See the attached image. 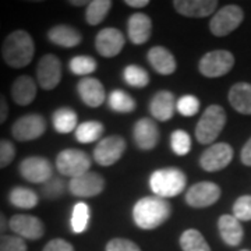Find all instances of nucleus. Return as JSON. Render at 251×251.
<instances>
[{
    "instance_id": "26",
    "label": "nucleus",
    "mask_w": 251,
    "mask_h": 251,
    "mask_svg": "<svg viewBox=\"0 0 251 251\" xmlns=\"http://www.w3.org/2000/svg\"><path fill=\"white\" fill-rule=\"evenodd\" d=\"M229 102L242 115H251V84L237 82L229 91Z\"/></svg>"
},
{
    "instance_id": "29",
    "label": "nucleus",
    "mask_w": 251,
    "mask_h": 251,
    "mask_svg": "<svg viewBox=\"0 0 251 251\" xmlns=\"http://www.w3.org/2000/svg\"><path fill=\"white\" fill-rule=\"evenodd\" d=\"M105 131V127L100 122L97 120H88V122H82L75 128L74 134L75 140L81 144H91L94 141L99 140Z\"/></svg>"
},
{
    "instance_id": "9",
    "label": "nucleus",
    "mask_w": 251,
    "mask_h": 251,
    "mask_svg": "<svg viewBox=\"0 0 251 251\" xmlns=\"http://www.w3.org/2000/svg\"><path fill=\"white\" fill-rule=\"evenodd\" d=\"M46 120L39 113H28L14 122L11 135L17 141H32L45 134Z\"/></svg>"
},
{
    "instance_id": "18",
    "label": "nucleus",
    "mask_w": 251,
    "mask_h": 251,
    "mask_svg": "<svg viewBox=\"0 0 251 251\" xmlns=\"http://www.w3.org/2000/svg\"><path fill=\"white\" fill-rule=\"evenodd\" d=\"M77 91L81 100L90 106V108H98L105 100V88L98 78L94 77H84L77 84Z\"/></svg>"
},
{
    "instance_id": "13",
    "label": "nucleus",
    "mask_w": 251,
    "mask_h": 251,
    "mask_svg": "<svg viewBox=\"0 0 251 251\" xmlns=\"http://www.w3.org/2000/svg\"><path fill=\"white\" fill-rule=\"evenodd\" d=\"M233 159V148L226 143L212 144L200 158V166L205 172H219Z\"/></svg>"
},
{
    "instance_id": "47",
    "label": "nucleus",
    "mask_w": 251,
    "mask_h": 251,
    "mask_svg": "<svg viewBox=\"0 0 251 251\" xmlns=\"http://www.w3.org/2000/svg\"><path fill=\"white\" fill-rule=\"evenodd\" d=\"M7 227H9V221H7V218L4 216L3 212H0V234H4Z\"/></svg>"
},
{
    "instance_id": "34",
    "label": "nucleus",
    "mask_w": 251,
    "mask_h": 251,
    "mask_svg": "<svg viewBox=\"0 0 251 251\" xmlns=\"http://www.w3.org/2000/svg\"><path fill=\"white\" fill-rule=\"evenodd\" d=\"M123 80L135 88H144L150 84V74L145 69L137 64H128L123 70Z\"/></svg>"
},
{
    "instance_id": "40",
    "label": "nucleus",
    "mask_w": 251,
    "mask_h": 251,
    "mask_svg": "<svg viewBox=\"0 0 251 251\" xmlns=\"http://www.w3.org/2000/svg\"><path fill=\"white\" fill-rule=\"evenodd\" d=\"M0 251H28L24 239L11 234H0Z\"/></svg>"
},
{
    "instance_id": "39",
    "label": "nucleus",
    "mask_w": 251,
    "mask_h": 251,
    "mask_svg": "<svg viewBox=\"0 0 251 251\" xmlns=\"http://www.w3.org/2000/svg\"><path fill=\"white\" fill-rule=\"evenodd\" d=\"M233 216L240 222L251 221V196H242L233 205Z\"/></svg>"
},
{
    "instance_id": "21",
    "label": "nucleus",
    "mask_w": 251,
    "mask_h": 251,
    "mask_svg": "<svg viewBox=\"0 0 251 251\" xmlns=\"http://www.w3.org/2000/svg\"><path fill=\"white\" fill-rule=\"evenodd\" d=\"M176 98L171 91H158L150 102V112L159 122L171 120L176 110Z\"/></svg>"
},
{
    "instance_id": "16",
    "label": "nucleus",
    "mask_w": 251,
    "mask_h": 251,
    "mask_svg": "<svg viewBox=\"0 0 251 251\" xmlns=\"http://www.w3.org/2000/svg\"><path fill=\"white\" fill-rule=\"evenodd\" d=\"M126 39L120 29L108 27L100 29L95 38L97 52L103 57H115L125 48Z\"/></svg>"
},
{
    "instance_id": "6",
    "label": "nucleus",
    "mask_w": 251,
    "mask_h": 251,
    "mask_svg": "<svg viewBox=\"0 0 251 251\" xmlns=\"http://www.w3.org/2000/svg\"><path fill=\"white\" fill-rule=\"evenodd\" d=\"M234 66V56L229 50L218 49L205 53L198 63V70L208 78H218L230 72Z\"/></svg>"
},
{
    "instance_id": "44",
    "label": "nucleus",
    "mask_w": 251,
    "mask_h": 251,
    "mask_svg": "<svg viewBox=\"0 0 251 251\" xmlns=\"http://www.w3.org/2000/svg\"><path fill=\"white\" fill-rule=\"evenodd\" d=\"M9 117V103L6 97L0 92V125H3Z\"/></svg>"
},
{
    "instance_id": "41",
    "label": "nucleus",
    "mask_w": 251,
    "mask_h": 251,
    "mask_svg": "<svg viewBox=\"0 0 251 251\" xmlns=\"http://www.w3.org/2000/svg\"><path fill=\"white\" fill-rule=\"evenodd\" d=\"M16 158V145L10 140L0 138V169L7 168Z\"/></svg>"
},
{
    "instance_id": "25",
    "label": "nucleus",
    "mask_w": 251,
    "mask_h": 251,
    "mask_svg": "<svg viewBox=\"0 0 251 251\" xmlns=\"http://www.w3.org/2000/svg\"><path fill=\"white\" fill-rule=\"evenodd\" d=\"M48 39L56 46L62 48H75L82 42L80 31H77L72 25H54L48 31Z\"/></svg>"
},
{
    "instance_id": "17",
    "label": "nucleus",
    "mask_w": 251,
    "mask_h": 251,
    "mask_svg": "<svg viewBox=\"0 0 251 251\" xmlns=\"http://www.w3.org/2000/svg\"><path fill=\"white\" fill-rule=\"evenodd\" d=\"M133 137L135 145L141 151H152L159 143V128L155 120L150 117H143L134 125Z\"/></svg>"
},
{
    "instance_id": "35",
    "label": "nucleus",
    "mask_w": 251,
    "mask_h": 251,
    "mask_svg": "<svg viewBox=\"0 0 251 251\" xmlns=\"http://www.w3.org/2000/svg\"><path fill=\"white\" fill-rule=\"evenodd\" d=\"M98 64L97 60L91 56H74L70 63H69V69L74 75H90L91 73H94L97 70Z\"/></svg>"
},
{
    "instance_id": "7",
    "label": "nucleus",
    "mask_w": 251,
    "mask_h": 251,
    "mask_svg": "<svg viewBox=\"0 0 251 251\" xmlns=\"http://www.w3.org/2000/svg\"><path fill=\"white\" fill-rule=\"evenodd\" d=\"M243 18H244V13L242 7L236 4H227L211 18L209 31L215 36L229 35L236 28H239V25L243 23Z\"/></svg>"
},
{
    "instance_id": "15",
    "label": "nucleus",
    "mask_w": 251,
    "mask_h": 251,
    "mask_svg": "<svg viewBox=\"0 0 251 251\" xmlns=\"http://www.w3.org/2000/svg\"><path fill=\"white\" fill-rule=\"evenodd\" d=\"M103 190H105V180L97 172H87L78 177L70 179L69 181V191L74 197H97Z\"/></svg>"
},
{
    "instance_id": "12",
    "label": "nucleus",
    "mask_w": 251,
    "mask_h": 251,
    "mask_svg": "<svg viewBox=\"0 0 251 251\" xmlns=\"http://www.w3.org/2000/svg\"><path fill=\"white\" fill-rule=\"evenodd\" d=\"M9 229L24 240H39L45 234V225L34 215L17 214L9 219Z\"/></svg>"
},
{
    "instance_id": "45",
    "label": "nucleus",
    "mask_w": 251,
    "mask_h": 251,
    "mask_svg": "<svg viewBox=\"0 0 251 251\" xmlns=\"http://www.w3.org/2000/svg\"><path fill=\"white\" fill-rule=\"evenodd\" d=\"M240 158H242V162L246 166H251V138L244 144L242 153H240Z\"/></svg>"
},
{
    "instance_id": "46",
    "label": "nucleus",
    "mask_w": 251,
    "mask_h": 251,
    "mask_svg": "<svg viewBox=\"0 0 251 251\" xmlns=\"http://www.w3.org/2000/svg\"><path fill=\"white\" fill-rule=\"evenodd\" d=\"M127 6L130 7H137V9H141L150 4V0H126L125 1Z\"/></svg>"
},
{
    "instance_id": "43",
    "label": "nucleus",
    "mask_w": 251,
    "mask_h": 251,
    "mask_svg": "<svg viewBox=\"0 0 251 251\" xmlns=\"http://www.w3.org/2000/svg\"><path fill=\"white\" fill-rule=\"evenodd\" d=\"M42 251H74V247L64 239H52Z\"/></svg>"
},
{
    "instance_id": "28",
    "label": "nucleus",
    "mask_w": 251,
    "mask_h": 251,
    "mask_svg": "<svg viewBox=\"0 0 251 251\" xmlns=\"http://www.w3.org/2000/svg\"><path fill=\"white\" fill-rule=\"evenodd\" d=\"M9 202L20 209H32L39 202V196L32 188L16 186L10 190Z\"/></svg>"
},
{
    "instance_id": "30",
    "label": "nucleus",
    "mask_w": 251,
    "mask_h": 251,
    "mask_svg": "<svg viewBox=\"0 0 251 251\" xmlns=\"http://www.w3.org/2000/svg\"><path fill=\"white\" fill-rule=\"evenodd\" d=\"M108 105L116 113H131L137 108L135 99L123 90H115L109 94Z\"/></svg>"
},
{
    "instance_id": "31",
    "label": "nucleus",
    "mask_w": 251,
    "mask_h": 251,
    "mask_svg": "<svg viewBox=\"0 0 251 251\" xmlns=\"http://www.w3.org/2000/svg\"><path fill=\"white\" fill-rule=\"evenodd\" d=\"M180 247L183 251H211L205 237L197 229H187L180 236Z\"/></svg>"
},
{
    "instance_id": "32",
    "label": "nucleus",
    "mask_w": 251,
    "mask_h": 251,
    "mask_svg": "<svg viewBox=\"0 0 251 251\" xmlns=\"http://www.w3.org/2000/svg\"><path fill=\"white\" fill-rule=\"evenodd\" d=\"M112 7V1L110 0H94L90 1V4L87 6L85 11V20L90 25H98L100 24Z\"/></svg>"
},
{
    "instance_id": "20",
    "label": "nucleus",
    "mask_w": 251,
    "mask_h": 251,
    "mask_svg": "<svg viewBox=\"0 0 251 251\" xmlns=\"http://www.w3.org/2000/svg\"><path fill=\"white\" fill-rule=\"evenodd\" d=\"M175 10L184 17L204 18L214 14L218 1L216 0H175Z\"/></svg>"
},
{
    "instance_id": "8",
    "label": "nucleus",
    "mask_w": 251,
    "mask_h": 251,
    "mask_svg": "<svg viewBox=\"0 0 251 251\" xmlns=\"http://www.w3.org/2000/svg\"><path fill=\"white\" fill-rule=\"evenodd\" d=\"M20 175L24 180L34 184H44L53 177V165L44 156H28L18 165Z\"/></svg>"
},
{
    "instance_id": "14",
    "label": "nucleus",
    "mask_w": 251,
    "mask_h": 251,
    "mask_svg": "<svg viewBox=\"0 0 251 251\" xmlns=\"http://www.w3.org/2000/svg\"><path fill=\"white\" fill-rule=\"evenodd\" d=\"M222 190L212 181H198L188 188L186 202L193 208H208L221 198Z\"/></svg>"
},
{
    "instance_id": "37",
    "label": "nucleus",
    "mask_w": 251,
    "mask_h": 251,
    "mask_svg": "<svg viewBox=\"0 0 251 251\" xmlns=\"http://www.w3.org/2000/svg\"><path fill=\"white\" fill-rule=\"evenodd\" d=\"M171 148L179 156L187 155L191 150V137L184 130H175L171 135Z\"/></svg>"
},
{
    "instance_id": "5",
    "label": "nucleus",
    "mask_w": 251,
    "mask_h": 251,
    "mask_svg": "<svg viewBox=\"0 0 251 251\" xmlns=\"http://www.w3.org/2000/svg\"><path fill=\"white\" fill-rule=\"evenodd\" d=\"M91 165L92 162L90 155L81 150H74V148L63 150L56 156V168L59 173L70 179L78 177L81 175L90 172Z\"/></svg>"
},
{
    "instance_id": "36",
    "label": "nucleus",
    "mask_w": 251,
    "mask_h": 251,
    "mask_svg": "<svg viewBox=\"0 0 251 251\" xmlns=\"http://www.w3.org/2000/svg\"><path fill=\"white\" fill-rule=\"evenodd\" d=\"M67 183L62 177H52L41 186V194L48 201H56L62 198L67 190Z\"/></svg>"
},
{
    "instance_id": "49",
    "label": "nucleus",
    "mask_w": 251,
    "mask_h": 251,
    "mask_svg": "<svg viewBox=\"0 0 251 251\" xmlns=\"http://www.w3.org/2000/svg\"><path fill=\"white\" fill-rule=\"evenodd\" d=\"M242 251H250V250H242Z\"/></svg>"
},
{
    "instance_id": "2",
    "label": "nucleus",
    "mask_w": 251,
    "mask_h": 251,
    "mask_svg": "<svg viewBox=\"0 0 251 251\" xmlns=\"http://www.w3.org/2000/svg\"><path fill=\"white\" fill-rule=\"evenodd\" d=\"M35 54V44L32 36L24 29H16L6 36L1 45V56L4 63L13 69L27 67Z\"/></svg>"
},
{
    "instance_id": "11",
    "label": "nucleus",
    "mask_w": 251,
    "mask_h": 251,
    "mask_svg": "<svg viewBox=\"0 0 251 251\" xmlns=\"http://www.w3.org/2000/svg\"><path fill=\"white\" fill-rule=\"evenodd\" d=\"M126 140L120 135H109L102 138L94 148V159L100 166L115 165L126 151Z\"/></svg>"
},
{
    "instance_id": "3",
    "label": "nucleus",
    "mask_w": 251,
    "mask_h": 251,
    "mask_svg": "<svg viewBox=\"0 0 251 251\" xmlns=\"http://www.w3.org/2000/svg\"><path fill=\"white\" fill-rule=\"evenodd\" d=\"M187 177L177 168H163L152 172L150 176V188L156 197L172 198L184 191Z\"/></svg>"
},
{
    "instance_id": "19",
    "label": "nucleus",
    "mask_w": 251,
    "mask_h": 251,
    "mask_svg": "<svg viewBox=\"0 0 251 251\" xmlns=\"http://www.w3.org/2000/svg\"><path fill=\"white\" fill-rule=\"evenodd\" d=\"M127 34L131 44L134 45L145 44L152 34V21L150 16L144 13H135L130 16L127 21Z\"/></svg>"
},
{
    "instance_id": "27",
    "label": "nucleus",
    "mask_w": 251,
    "mask_h": 251,
    "mask_svg": "<svg viewBox=\"0 0 251 251\" xmlns=\"http://www.w3.org/2000/svg\"><path fill=\"white\" fill-rule=\"evenodd\" d=\"M52 123H53V128L57 133L69 134L72 131H75V128L78 127V117L72 108L63 106V108L56 109L53 112Z\"/></svg>"
},
{
    "instance_id": "4",
    "label": "nucleus",
    "mask_w": 251,
    "mask_h": 251,
    "mask_svg": "<svg viewBox=\"0 0 251 251\" xmlns=\"http://www.w3.org/2000/svg\"><path fill=\"white\" fill-rule=\"evenodd\" d=\"M226 125V112L221 105H209L196 126V138L202 145L214 144Z\"/></svg>"
},
{
    "instance_id": "10",
    "label": "nucleus",
    "mask_w": 251,
    "mask_h": 251,
    "mask_svg": "<svg viewBox=\"0 0 251 251\" xmlns=\"http://www.w3.org/2000/svg\"><path fill=\"white\" fill-rule=\"evenodd\" d=\"M38 85L44 91L54 90L62 81V62L57 56L48 53L42 56L36 67Z\"/></svg>"
},
{
    "instance_id": "1",
    "label": "nucleus",
    "mask_w": 251,
    "mask_h": 251,
    "mask_svg": "<svg viewBox=\"0 0 251 251\" xmlns=\"http://www.w3.org/2000/svg\"><path fill=\"white\" fill-rule=\"evenodd\" d=\"M172 215V205L165 198L148 196L138 200L133 206V221L143 230H153Z\"/></svg>"
},
{
    "instance_id": "24",
    "label": "nucleus",
    "mask_w": 251,
    "mask_h": 251,
    "mask_svg": "<svg viewBox=\"0 0 251 251\" xmlns=\"http://www.w3.org/2000/svg\"><path fill=\"white\" fill-rule=\"evenodd\" d=\"M218 230L227 246L236 247L242 243L244 237V230L239 219H236L233 215H222L218 221Z\"/></svg>"
},
{
    "instance_id": "33",
    "label": "nucleus",
    "mask_w": 251,
    "mask_h": 251,
    "mask_svg": "<svg viewBox=\"0 0 251 251\" xmlns=\"http://www.w3.org/2000/svg\"><path fill=\"white\" fill-rule=\"evenodd\" d=\"M73 233L78 234L84 233L90 225V206L85 202H77L72 212V219H70Z\"/></svg>"
},
{
    "instance_id": "48",
    "label": "nucleus",
    "mask_w": 251,
    "mask_h": 251,
    "mask_svg": "<svg viewBox=\"0 0 251 251\" xmlns=\"http://www.w3.org/2000/svg\"><path fill=\"white\" fill-rule=\"evenodd\" d=\"M69 3H70L72 6H77V7H78V6H84V4H87V6L90 4V1H84V0H78V1H75V0H70Z\"/></svg>"
},
{
    "instance_id": "22",
    "label": "nucleus",
    "mask_w": 251,
    "mask_h": 251,
    "mask_svg": "<svg viewBox=\"0 0 251 251\" xmlns=\"http://www.w3.org/2000/svg\"><path fill=\"white\" fill-rule=\"evenodd\" d=\"M36 82L29 75H20L13 81L10 87V94L13 100L20 106H27L36 98Z\"/></svg>"
},
{
    "instance_id": "38",
    "label": "nucleus",
    "mask_w": 251,
    "mask_h": 251,
    "mask_svg": "<svg viewBox=\"0 0 251 251\" xmlns=\"http://www.w3.org/2000/svg\"><path fill=\"white\" fill-rule=\"evenodd\" d=\"M176 110L184 117L194 116L200 112V99L191 94L183 95L176 103Z\"/></svg>"
},
{
    "instance_id": "23",
    "label": "nucleus",
    "mask_w": 251,
    "mask_h": 251,
    "mask_svg": "<svg viewBox=\"0 0 251 251\" xmlns=\"http://www.w3.org/2000/svg\"><path fill=\"white\" fill-rule=\"evenodd\" d=\"M147 59H148L150 64L152 66L153 70L162 74V75H171L177 69V63H176L173 53L163 46L151 48L148 50Z\"/></svg>"
},
{
    "instance_id": "42",
    "label": "nucleus",
    "mask_w": 251,
    "mask_h": 251,
    "mask_svg": "<svg viewBox=\"0 0 251 251\" xmlns=\"http://www.w3.org/2000/svg\"><path fill=\"white\" fill-rule=\"evenodd\" d=\"M105 251H141V249L138 244H135L134 242H131L128 239L117 237V239L109 240L105 247Z\"/></svg>"
}]
</instances>
